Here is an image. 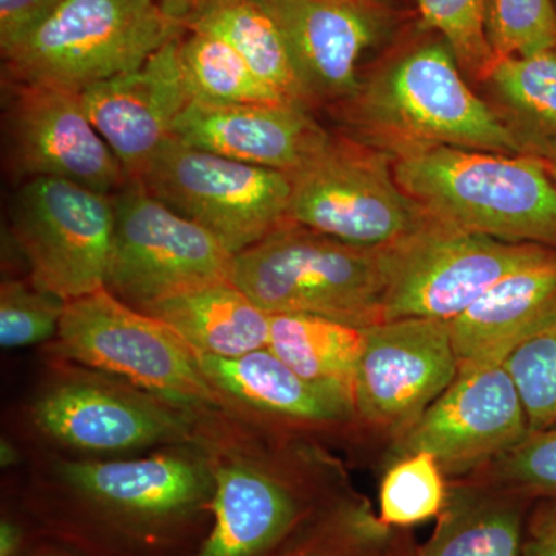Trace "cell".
Segmentation results:
<instances>
[{"label":"cell","instance_id":"obj_1","mask_svg":"<svg viewBox=\"0 0 556 556\" xmlns=\"http://www.w3.org/2000/svg\"><path fill=\"white\" fill-rule=\"evenodd\" d=\"M391 155L401 188L433 217L507 243L556 249V188L535 156L450 146Z\"/></svg>","mask_w":556,"mask_h":556},{"label":"cell","instance_id":"obj_2","mask_svg":"<svg viewBox=\"0 0 556 556\" xmlns=\"http://www.w3.org/2000/svg\"><path fill=\"white\" fill-rule=\"evenodd\" d=\"M338 105L350 124L390 153L424 146L525 153L514 126L467 86L445 42L405 54Z\"/></svg>","mask_w":556,"mask_h":556},{"label":"cell","instance_id":"obj_3","mask_svg":"<svg viewBox=\"0 0 556 556\" xmlns=\"http://www.w3.org/2000/svg\"><path fill=\"white\" fill-rule=\"evenodd\" d=\"M233 283L273 314H313L368 328L383 320L380 249L289 222L236 255Z\"/></svg>","mask_w":556,"mask_h":556},{"label":"cell","instance_id":"obj_4","mask_svg":"<svg viewBox=\"0 0 556 556\" xmlns=\"http://www.w3.org/2000/svg\"><path fill=\"white\" fill-rule=\"evenodd\" d=\"M185 33L160 0H64L3 65L13 83L83 91L142 67Z\"/></svg>","mask_w":556,"mask_h":556},{"label":"cell","instance_id":"obj_5","mask_svg":"<svg viewBox=\"0 0 556 556\" xmlns=\"http://www.w3.org/2000/svg\"><path fill=\"white\" fill-rule=\"evenodd\" d=\"M53 340L54 356L116 376L179 407L222 405L189 343L108 288L67 302Z\"/></svg>","mask_w":556,"mask_h":556},{"label":"cell","instance_id":"obj_6","mask_svg":"<svg viewBox=\"0 0 556 556\" xmlns=\"http://www.w3.org/2000/svg\"><path fill=\"white\" fill-rule=\"evenodd\" d=\"M546 249L507 243L428 215L419 228L380 248L383 320H453L501 278Z\"/></svg>","mask_w":556,"mask_h":556},{"label":"cell","instance_id":"obj_7","mask_svg":"<svg viewBox=\"0 0 556 556\" xmlns=\"http://www.w3.org/2000/svg\"><path fill=\"white\" fill-rule=\"evenodd\" d=\"M289 178V219L354 247L386 248L430 215L399 185L390 152L348 138L331 137Z\"/></svg>","mask_w":556,"mask_h":556},{"label":"cell","instance_id":"obj_8","mask_svg":"<svg viewBox=\"0 0 556 556\" xmlns=\"http://www.w3.org/2000/svg\"><path fill=\"white\" fill-rule=\"evenodd\" d=\"M105 288L134 308L232 281L236 255L208 230L172 211L139 182L116 195Z\"/></svg>","mask_w":556,"mask_h":556},{"label":"cell","instance_id":"obj_9","mask_svg":"<svg viewBox=\"0 0 556 556\" xmlns=\"http://www.w3.org/2000/svg\"><path fill=\"white\" fill-rule=\"evenodd\" d=\"M138 182L172 211L214 233L233 255L289 222L288 174L190 148L174 137Z\"/></svg>","mask_w":556,"mask_h":556},{"label":"cell","instance_id":"obj_10","mask_svg":"<svg viewBox=\"0 0 556 556\" xmlns=\"http://www.w3.org/2000/svg\"><path fill=\"white\" fill-rule=\"evenodd\" d=\"M10 219L36 287L65 302L105 288L113 197L67 179H28L11 199Z\"/></svg>","mask_w":556,"mask_h":556},{"label":"cell","instance_id":"obj_11","mask_svg":"<svg viewBox=\"0 0 556 556\" xmlns=\"http://www.w3.org/2000/svg\"><path fill=\"white\" fill-rule=\"evenodd\" d=\"M521 397L504 362L459 365L456 379L391 442V457L426 452L448 481L471 477L529 437Z\"/></svg>","mask_w":556,"mask_h":556},{"label":"cell","instance_id":"obj_12","mask_svg":"<svg viewBox=\"0 0 556 556\" xmlns=\"http://www.w3.org/2000/svg\"><path fill=\"white\" fill-rule=\"evenodd\" d=\"M459 371L450 321L396 318L365 328L354 409L391 442L415 426Z\"/></svg>","mask_w":556,"mask_h":556},{"label":"cell","instance_id":"obj_13","mask_svg":"<svg viewBox=\"0 0 556 556\" xmlns=\"http://www.w3.org/2000/svg\"><path fill=\"white\" fill-rule=\"evenodd\" d=\"M3 134L11 170L24 181L67 179L110 197L130 182L91 124L80 91L13 83Z\"/></svg>","mask_w":556,"mask_h":556},{"label":"cell","instance_id":"obj_14","mask_svg":"<svg viewBox=\"0 0 556 556\" xmlns=\"http://www.w3.org/2000/svg\"><path fill=\"white\" fill-rule=\"evenodd\" d=\"M33 422L54 442L80 452H129L182 441L189 408L109 376L75 372L51 383L33 405Z\"/></svg>","mask_w":556,"mask_h":556},{"label":"cell","instance_id":"obj_15","mask_svg":"<svg viewBox=\"0 0 556 556\" xmlns=\"http://www.w3.org/2000/svg\"><path fill=\"white\" fill-rule=\"evenodd\" d=\"M62 481L102 517L135 529H159L211 507L214 468L188 453L130 460H64Z\"/></svg>","mask_w":556,"mask_h":556},{"label":"cell","instance_id":"obj_16","mask_svg":"<svg viewBox=\"0 0 556 556\" xmlns=\"http://www.w3.org/2000/svg\"><path fill=\"white\" fill-rule=\"evenodd\" d=\"M181 38L156 51L135 72L80 91L91 124L113 150L130 182L141 181L153 156L174 137L179 115L192 101L179 61Z\"/></svg>","mask_w":556,"mask_h":556},{"label":"cell","instance_id":"obj_17","mask_svg":"<svg viewBox=\"0 0 556 556\" xmlns=\"http://www.w3.org/2000/svg\"><path fill=\"white\" fill-rule=\"evenodd\" d=\"M283 36L309 105L350 100L357 65L378 39L372 3L357 0H258Z\"/></svg>","mask_w":556,"mask_h":556},{"label":"cell","instance_id":"obj_18","mask_svg":"<svg viewBox=\"0 0 556 556\" xmlns=\"http://www.w3.org/2000/svg\"><path fill=\"white\" fill-rule=\"evenodd\" d=\"M329 135L299 104H207L190 101L174 138L226 159L292 174L327 146Z\"/></svg>","mask_w":556,"mask_h":556},{"label":"cell","instance_id":"obj_19","mask_svg":"<svg viewBox=\"0 0 556 556\" xmlns=\"http://www.w3.org/2000/svg\"><path fill=\"white\" fill-rule=\"evenodd\" d=\"M214 526L195 556H266L308 517L309 504L291 479L248 460L214 468Z\"/></svg>","mask_w":556,"mask_h":556},{"label":"cell","instance_id":"obj_20","mask_svg":"<svg viewBox=\"0 0 556 556\" xmlns=\"http://www.w3.org/2000/svg\"><path fill=\"white\" fill-rule=\"evenodd\" d=\"M556 324V249L501 278L450 320L459 365L504 362L515 348Z\"/></svg>","mask_w":556,"mask_h":556},{"label":"cell","instance_id":"obj_21","mask_svg":"<svg viewBox=\"0 0 556 556\" xmlns=\"http://www.w3.org/2000/svg\"><path fill=\"white\" fill-rule=\"evenodd\" d=\"M197 356L222 396L283 426L318 430L357 422L350 397L302 378L268 348L233 358Z\"/></svg>","mask_w":556,"mask_h":556},{"label":"cell","instance_id":"obj_22","mask_svg":"<svg viewBox=\"0 0 556 556\" xmlns=\"http://www.w3.org/2000/svg\"><path fill=\"white\" fill-rule=\"evenodd\" d=\"M533 501L470 479L448 481L433 535L416 556H521Z\"/></svg>","mask_w":556,"mask_h":556},{"label":"cell","instance_id":"obj_23","mask_svg":"<svg viewBox=\"0 0 556 556\" xmlns=\"http://www.w3.org/2000/svg\"><path fill=\"white\" fill-rule=\"evenodd\" d=\"M144 313L169 325L204 356L233 358L268 348L269 314L233 281L164 300Z\"/></svg>","mask_w":556,"mask_h":556},{"label":"cell","instance_id":"obj_24","mask_svg":"<svg viewBox=\"0 0 556 556\" xmlns=\"http://www.w3.org/2000/svg\"><path fill=\"white\" fill-rule=\"evenodd\" d=\"M365 328L313 314H273L268 350L311 382L334 388L354 404Z\"/></svg>","mask_w":556,"mask_h":556},{"label":"cell","instance_id":"obj_25","mask_svg":"<svg viewBox=\"0 0 556 556\" xmlns=\"http://www.w3.org/2000/svg\"><path fill=\"white\" fill-rule=\"evenodd\" d=\"M188 31L207 33L225 40L281 97L311 108L283 36L258 0H214Z\"/></svg>","mask_w":556,"mask_h":556},{"label":"cell","instance_id":"obj_26","mask_svg":"<svg viewBox=\"0 0 556 556\" xmlns=\"http://www.w3.org/2000/svg\"><path fill=\"white\" fill-rule=\"evenodd\" d=\"M179 61L193 101L207 104H292L260 79L229 43L188 31L179 40Z\"/></svg>","mask_w":556,"mask_h":556},{"label":"cell","instance_id":"obj_27","mask_svg":"<svg viewBox=\"0 0 556 556\" xmlns=\"http://www.w3.org/2000/svg\"><path fill=\"white\" fill-rule=\"evenodd\" d=\"M486 80L514 113L518 137H556V50L496 61Z\"/></svg>","mask_w":556,"mask_h":556},{"label":"cell","instance_id":"obj_28","mask_svg":"<svg viewBox=\"0 0 556 556\" xmlns=\"http://www.w3.org/2000/svg\"><path fill=\"white\" fill-rule=\"evenodd\" d=\"M448 479L426 452L393 460L380 482L379 522L404 529L439 517L447 504Z\"/></svg>","mask_w":556,"mask_h":556},{"label":"cell","instance_id":"obj_29","mask_svg":"<svg viewBox=\"0 0 556 556\" xmlns=\"http://www.w3.org/2000/svg\"><path fill=\"white\" fill-rule=\"evenodd\" d=\"M485 35L496 61L556 50L552 0H486Z\"/></svg>","mask_w":556,"mask_h":556},{"label":"cell","instance_id":"obj_30","mask_svg":"<svg viewBox=\"0 0 556 556\" xmlns=\"http://www.w3.org/2000/svg\"><path fill=\"white\" fill-rule=\"evenodd\" d=\"M525 407L530 433L556 428V324L527 339L504 361Z\"/></svg>","mask_w":556,"mask_h":556},{"label":"cell","instance_id":"obj_31","mask_svg":"<svg viewBox=\"0 0 556 556\" xmlns=\"http://www.w3.org/2000/svg\"><path fill=\"white\" fill-rule=\"evenodd\" d=\"M529 497H556V428L529 433L525 441L464 478Z\"/></svg>","mask_w":556,"mask_h":556},{"label":"cell","instance_id":"obj_32","mask_svg":"<svg viewBox=\"0 0 556 556\" xmlns=\"http://www.w3.org/2000/svg\"><path fill=\"white\" fill-rule=\"evenodd\" d=\"M417 7L426 25L444 36L460 70L486 79L496 62L485 35L486 0H417Z\"/></svg>","mask_w":556,"mask_h":556},{"label":"cell","instance_id":"obj_33","mask_svg":"<svg viewBox=\"0 0 556 556\" xmlns=\"http://www.w3.org/2000/svg\"><path fill=\"white\" fill-rule=\"evenodd\" d=\"M65 306V300L36 287L30 278L2 281L0 345L11 350L56 338Z\"/></svg>","mask_w":556,"mask_h":556},{"label":"cell","instance_id":"obj_34","mask_svg":"<svg viewBox=\"0 0 556 556\" xmlns=\"http://www.w3.org/2000/svg\"><path fill=\"white\" fill-rule=\"evenodd\" d=\"M388 530L367 507L350 506L280 556H380Z\"/></svg>","mask_w":556,"mask_h":556},{"label":"cell","instance_id":"obj_35","mask_svg":"<svg viewBox=\"0 0 556 556\" xmlns=\"http://www.w3.org/2000/svg\"><path fill=\"white\" fill-rule=\"evenodd\" d=\"M64 0H0L2 60L30 40L56 13Z\"/></svg>","mask_w":556,"mask_h":556},{"label":"cell","instance_id":"obj_36","mask_svg":"<svg viewBox=\"0 0 556 556\" xmlns=\"http://www.w3.org/2000/svg\"><path fill=\"white\" fill-rule=\"evenodd\" d=\"M533 504L527 517L521 556H556V497Z\"/></svg>","mask_w":556,"mask_h":556},{"label":"cell","instance_id":"obj_37","mask_svg":"<svg viewBox=\"0 0 556 556\" xmlns=\"http://www.w3.org/2000/svg\"><path fill=\"white\" fill-rule=\"evenodd\" d=\"M214 0H160L161 9L172 22L189 30Z\"/></svg>","mask_w":556,"mask_h":556},{"label":"cell","instance_id":"obj_38","mask_svg":"<svg viewBox=\"0 0 556 556\" xmlns=\"http://www.w3.org/2000/svg\"><path fill=\"white\" fill-rule=\"evenodd\" d=\"M525 153L543 163L556 188V137H519Z\"/></svg>","mask_w":556,"mask_h":556},{"label":"cell","instance_id":"obj_39","mask_svg":"<svg viewBox=\"0 0 556 556\" xmlns=\"http://www.w3.org/2000/svg\"><path fill=\"white\" fill-rule=\"evenodd\" d=\"M24 544V532L11 519L0 522V556H17Z\"/></svg>","mask_w":556,"mask_h":556},{"label":"cell","instance_id":"obj_40","mask_svg":"<svg viewBox=\"0 0 556 556\" xmlns=\"http://www.w3.org/2000/svg\"><path fill=\"white\" fill-rule=\"evenodd\" d=\"M0 463H2V467H11L20 463V452L9 441H2V445H0Z\"/></svg>","mask_w":556,"mask_h":556},{"label":"cell","instance_id":"obj_41","mask_svg":"<svg viewBox=\"0 0 556 556\" xmlns=\"http://www.w3.org/2000/svg\"><path fill=\"white\" fill-rule=\"evenodd\" d=\"M35 556H72V555L64 554V552H42V554H38Z\"/></svg>","mask_w":556,"mask_h":556},{"label":"cell","instance_id":"obj_42","mask_svg":"<svg viewBox=\"0 0 556 556\" xmlns=\"http://www.w3.org/2000/svg\"><path fill=\"white\" fill-rule=\"evenodd\" d=\"M357 2L372 3V0H357Z\"/></svg>","mask_w":556,"mask_h":556}]
</instances>
